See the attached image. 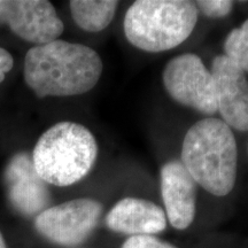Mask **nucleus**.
<instances>
[{
	"instance_id": "nucleus-6",
	"label": "nucleus",
	"mask_w": 248,
	"mask_h": 248,
	"mask_svg": "<svg viewBox=\"0 0 248 248\" xmlns=\"http://www.w3.org/2000/svg\"><path fill=\"white\" fill-rule=\"evenodd\" d=\"M102 204L94 199L79 198L48 207L36 216L35 228L43 237L60 246L84 243L97 228Z\"/></svg>"
},
{
	"instance_id": "nucleus-12",
	"label": "nucleus",
	"mask_w": 248,
	"mask_h": 248,
	"mask_svg": "<svg viewBox=\"0 0 248 248\" xmlns=\"http://www.w3.org/2000/svg\"><path fill=\"white\" fill-rule=\"evenodd\" d=\"M119 1L115 0H71V17L77 27L86 32H99L109 26Z\"/></svg>"
},
{
	"instance_id": "nucleus-9",
	"label": "nucleus",
	"mask_w": 248,
	"mask_h": 248,
	"mask_svg": "<svg viewBox=\"0 0 248 248\" xmlns=\"http://www.w3.org/2000/svg\"><path fill=\"white\" fill-rule=\"evenodd\" d=\"M5 184L12 206L24 216H37L48 208L52 201L48 184L33 167L26 152L15 154L5 169Z\"/></svg>"
},
{
	"instance_id": "nucleus-7",
	"label": "nucleus",
	"mask_w": 248,
	"mask_h": 248,
	"mask_svg": "<svg viewBox=\"0 0 248 248\" xmlns=\"http://www.w3.org/2000/svg\"><path fill=\"white\" fill-rule=\"evenodd\" d=\"M0 24L36 46L54 42L64 29L54 6L46 0H0Z\"/></svg>"
},
{
	"instance_id": "nucleus-4",
	"label": "nucleus",
	"mask_w": 248,
	"mask_h": 248,
	"mask_svg": "<svg viewBox=\"0 0 248 248\" xmlns=\"http://www.w3.org/2000/svg\"><path fill=\"white\" fill-rule=\"evenodd\" d=\"M198 14L194 1L188 0H138L124 16V35L141 51H169L191 36Z\"/></svg>"
},
{
	"instance_id": "nucleus-1",
	"label": "nucleus",
	"mask_w": 248,
	"mask_h": 248,
	"mask_svg": "<svg viewBox=\"0 0 248 248\" xmlns=\"http://www.w3.org/2000/svg\"><path fill=\"white\" fill-rule=\"evenodd\" d=\"M104 64L89 46L57 39L31 47L24 58V82L38 98L73 97L91 91Z\"/></svg>"
},
{
	"instance_id": "nucleus-10",
	"label": "nucleus",
	"mask_w": 248,
	"mask_h": 248,
	"mask_svg": "<svg viewBox=\"0 0 248 248\" xmlns=\"http://www.w3.org/2000/svg\"><path fill=\"white\" fill-rule=\"evenodd\" d=\"M161 195L170 224L185 230L197 213L198 184L181 160H170L160 170Z\"/></svg>"
},
{
	"instance_id": "nucleus-5",
	"label": "nucleus",
	"mask_w": 248,
	"mask_h": 248,
	"mask_svg": "<svg viewBox=\"0 0 248 248\" xmlns=\"http://www.w3.org/2000/svg\"><path fill=\"white\" fill-rule=\"evenodd\" d=\"M162 82L170 98L203 115L217 113L216 89L212 71L199 55L183 53L166 64Z\"/></svg>"
},
{
	"instance_id": "nucleus-2",
	"label": "nucleus",
	"mask_w": 248,
	"mask_h": 248,
	"mask_svg": "<svg viewBox=\"0 0 248 248\" xmlns=\"http://www.w3.org/2000/svg\"><path fill=\"white\" fill-rule=\"evenodd\" d=\"M181 161L195 183L210 194L231 193L238 175L233 130L214 116L198 121L185 133Z\"/></svg>"
},
{
	"instance_id": "nucleus-14",
	"label": "nucleus",
	"mask_w": 248,
	"mask_h": 248,
	"mask_svg": "<svg viewBox=\"0 0 248 248\" xmlns=\"http://www.w3.org/2000/svg\"><path fill=\"white\" fill-rule=\"evenodd\" d=\"M198 13L210 18H223L231 14L234 1L231 0H198L194 1Z\"/></svg>"
},
{
	"instance_id": "nucleus-13",
	"label": "nucleus",
	"mask_w": 248,
	"mask_h": 248,
	"mask_svg": "<svg viewBox=\"0 0 248 248\" xmlns=\"http://www.w3.org/2000/svg\"><path fill=\"white\" fill-rule=\"evenodd\" d=\"M224 54L231 62L248 74V17L238 28L232 29L225 37Z\"/></svg>"
},
{
	"instance_id": "nucleus-15",
	"label": "nucleus",
	"mask_w": 248,
	"mask_h": 248,
	"mask_svg": "<svg viewBox=\"0 0 248 248\" xmlns=\"http://www.w3.org/2000/svg\"><path fill=\"white\" fill-rule=\"evenodd\" d=\"M121 248H177L168 241L161 240L154 235H135L124 241Z\"/></svg>"
},
{
	"instance_id": "nucleus-18",
	"label": "nucleus",
	"mask_w": 248,
	"mask_h": 248,
	"mask_svg": "<svg viewBox=\"0 0 248 248\" xmlns=\"http://www.w3.org/2000/svg\"><path fill=\"white\" fill-rule=\"evenodd\" d=\"M247 152H248V144H247Z\"/></svg>"
},
{
	"instance_id": "nucleus-17",
	"label": "nucleus",
	"mask_w": 248,
	"mask_h": 248,
	"mask_svg": "<svg viewBox=\"0 0 248 248\" xmlns=\"http://www.w3.org/2000/svg\"><path fill=\"white\" fill-rule=\"evenodd\" d=\"M0 248H7V246H6L4 237H2V234H1V232H0Z\"/></svg>"
},
{
	"instance_id": "nucleus-11",
	"label": "nucleus",
	"mask_w": 248,
	"mask_h": 248,
	"mask_svg": "<svg viewBox=\"0 0 248 248\" xmlns=\"http://www.w3.org/2000/svg\"><path fill=\"white\" fill-rule=\"evenodd\" d=\"M105 222L109 230L130 237L157 234L167 228L164 210L141 198H124L117 201L108 212Z\"/></svg>"
},
{
	"instance_id": "nucleus-8",
	"label": "nucleus",
	"mask_w": 248,
	"mask_h": 248,
	"mask_svg": "<svg viewBox=\"0 0 248 248\" xmlns=\"http://www.w3.org/2000/svg\"><path fill=\"white\" fill-rule=\"evenodd\" d=\"M212 75L216 89L217 113L232 130L248 132L247 75L225 55H217L212 62Z\"/></svg>"
},
{
	"instance_id": "nucleus-3",
	"label": "nucleus",
	"mask_w": 248,
	"mask_h": 248,
	"mask_svg": "<svg viewBox=\"0 0 248 248\" xmlns=\"http://www.w3.org/2000/svg\"><path fill=\"white\" fill-rule=\"evenodd\" d=\"M31 157L43 181L64 187L89 175L97 161L98 144L83 124L59 122L40 136Z\"/></svg>"
},
{
	"instance_id": "nucleus-16",
	"label": "nucleus",
	"mask_w": 248,
	"mask_h": 248,
	"mask_svg": "<svg viewBox=\"0 0 248 248\" xmlns=\"http://www.w3.org/2000/svg\"><path fill=\"white\" fill-rule=\"evenodd\" d=\"M14 66V59L7 49L0 47V83L6 78V75L12 70Z\"/></svg>"
}]
</instances>
